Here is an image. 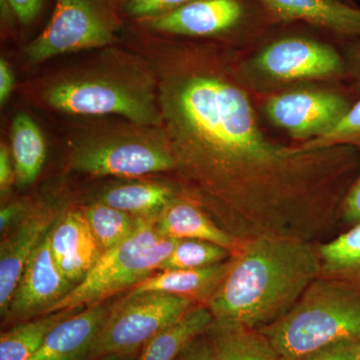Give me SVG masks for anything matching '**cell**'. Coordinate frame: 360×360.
I'll list each match as a JSON object with an SVG mask.
<instances>
[{
  "label": "cell",
  "instance_id": "6da1fadb",
  "mask_svg": "<svg viewBox=\"0 0 360 360\" xmlns=\"http://www.w3.org/2000/svg\"><path fill=\"white\" fill-rule=\"evenodd\" d=\"M148 51L161 129L187 198L241 243H312L335 225L360 172L359 150L288 146L270 139L229 49L160 40Z\"/></svg>",
  "mask_w": 360,
  "mask_h": 360
},
{
  "label": "cell",
  "instance_id": "30bf717a",
  "mask_svg": "<svg viewBox=\"0 0 360 360\" xmlns=\"http://www.w3.org/2000/svg\"><path fill=\"white\" fill-rule=\"evenodd\" d=\"M354 101L333 84H300L267 96L264 111L276 129L304 143L335 129Z\"/></svg>",
  "mask_w": 360,
  "mask_h": 360
},
{
  "label": "cell",
  "instance_id": "ffe728a7",
  "mask_svg": "<svg viewBox=\"0 0 360 360\" xmlns=\"http://www.w3.org/2000/svg\"><path fill=\"white\" fill-rule=\"evenodd\" d=\"M214 360H283L260 330L215 321L208 329Z\"/></svg>",
  "mask_w": 360,
  "mask_h": 360
},
{
  "label": "cell",
  "instance_id": "74e56055",
  "mask_svg": "<svg viewBox=\"0 0 360 360\" xmlns=\"http://www.w3.org/2000/svg\"><path fill=\"white\" fill-rule=\"evenodd\" d=\"M341 1H345V2H347V4H352V0H341Z\"/></svg>",
  "mask_w": 360,
  "mask_h": 360
},
{
  "label": "cell",
  "instance_id": "2e32d148",
  "mask_svg": "<svg viewBox=\"0 0 360 360\" xmlns=\"http://www.w3.org/2000/svg\"><path fill=\"white\" fill-rule=\"evenodd\" d=\"M277 20L302 21L348 40L360 39V8L341 0H259Z\"/></svg>",
  "mask_w": 360,
  "mask_h": 360
},
{
  "label": "cell",
  "instance_id": "e0dca14e",
  "mask_svg": "<svg viewBox=\"0 0 360 360\" xmlns=\"http://www.w3.org/2000/svg\"><path fill=\"white\" fill-rule=\"evenodd\" d=\"M161 236L210 241L236 255L245 243L227 233L207 213L188 198L174 196L156 219Z\"/></svg>",
  "mask_w": 360,
  "mask_h": 360
},
{
  "label": "cell",
  "instance_id": "f35d334b",
  "mask_svg": "<svg viewBox=\"0 0 360 360\" xmlns=\"http://www.w3.org/2000/svg\"><path fill=\"white\" fill-rule=\"evenodd\" d=\"M357 360H360V355H359V359H357Z\"/></svg>",
  "mask_w": 360,
  "mask_h": 360
},
{
  "label": "cell",
  "instance_id": "8fae6325",
  "mask_svg": "<svg viewBox=\"0 0 360 360\" xmlns=\"http://www.w3.org/2000/svg\"><path fill=\"white\" fill-rule=\"evenodd\" d=\"M250 18V8L243 0H193L139 22L146 30L162 34L222 39L243 32Z\"/></svg>",
  "mask_w": 360,
  "mask_h": 360
},
{
  "label": "cell",
  "instance_id": "d4e9b609",
  "mask_svg": "<svg viewBox=\"0 0 360 360\" xmlns=\"http://www.w3.org/2000/svg\"><path fill=\"white\" fill-rule=\"evenodd\" d=\"M84 213L103 252L129 238L141 219L101 201L87 206Z\"/></svg>",
  "mask_w": 360,
  "mask_h": 360
},
{
  "label": "cell",
  "instance_id": "d6986e66",
  "mask_svg": "<svg viewBox=\"0 0 360 360\" xmlns=\"http://www.w3.org/2000/svg\"><path fill=\"white\" fill-rule=\"evenodd\" d=\"M213 322L214 317L207 307L195 305L148 340L137 360H176L194 340L207 333Z\"/></svg>",
  "mask_w": 360,
  "mask_h": 360
},
{
  "label": "cell",
  "instance_id": "7c38bea8",
  "mask_svg": "<svg viewBox=\"0 0 360 360\" xmlns=\"http://www.w3.org/2000/svg\"><path fill=\"white\" fill-rule=\"evenodd\" d=\"M49 233L33 253L2 316L6 322L28 321L46 314L75 284L63 276L53 259ZM14 323V324H15Z\"/></svg>",
  "mask_w": 360,
  "mask_h": 360
},
{
  "label": "cell",
  "instance_id": "7a4b0ae2",
  "mask_svg": "<svg viewBox=\"0 0 360 360\" xmlns=\"http://www.w3.org/2000/svg\"><path fill=\"white\" fill-rule=\"evenodd\" d=\"M321 276L319 248L310 241L255 239L232 257L207 307L215 321L258 330L290 311Z\"/></svg>",
  "mask_w": 360,
  "mask_h": 360
},
{
  "label": "cell",
  "instance_id": "d590c367",
  "mask_svg": "<svg viewBox=\"0 0 360 360\" xmlns=\"http://www.w3.org/2000/svg\"><path fill=\"white\" fill-rule=\"evenodd\" d=\"M14 82H15V77H14L13 68L6 59L1 58L0 60V103L1 105H4L11 96L14 89Z\"/></svg>",
  "mask_w": 360,
  "mask_h": 360
},
{
  "label": "cell",
  "instance_id": "277c9868",
  "mask_svg": "<svg viewBox=\"0 0 360 360\" xmlns=\"http://www.w3.org/2000/svg\"><path fill=\"white\" fill-rule=\"evenodd\" d=\"M258 330L283 360L342 341H360V290L321 276L290 311Z\"/></svg>",
  "mask_w": 360,
  "mask_h": 360
},
{
  "label": "cell",
  "instance_id": "cb8c5ba5",
  "mask_svg": "<svg viewBox=\"0 0 360 360\" xmlns=\"http://www.w3.org/2000/svg\"><path fill=\"white\" fill-rule=\"evenodd\" d=\"M175 196L170 187L139 182L111 187L101 195V202L136 217H158Z\"/></svg>",
  "mask_w": 360,
  "mask_h": 360
},
{
  "label": "cell",
  "instance_id": "83f0119b",
  "mask_svg": "<svg viewBox=\"0 0 360 360\" xmlns=\"http://www.w3.org/2000/svg\"><path fill=\"white\" fill-rule=\"evenodd\" d=\"M193 0H124L123 13L137 21L155 18L174 11Z\"/></svg>",
  "mask_w": 360,
  "mask_h": 360
},
{
  "label": "cell",
  "instance_id": "603a6c76",
  "mask_svg": "<svg viewBox=\"0 0 360 360\" xmlns=\"http://www.w3.org/2000/svg\"><path fill=\"white\" fill-rule=\"evenodd\" d=\"M321 277L335 279L360 290V224L329 243L317 245Z\"/></svg>",
  "mask_w": 360,
  "mask_h": 360
},
{
  "label": "cell",
  "instance_id": "4fadbf2b",
  "mask_svg": "<svg viewBox=\"0 0 360 360\" xmlns=\"http://www.w3.org/2000/svg\"><path fill=\"white\" fill-rule=\"evenodd\" d=\"M49 239L58 269L75 285L84 281L103 253L80 210H70L58 219Z\"/></svg>",
  "mask_w": 360,
  "mask_h": 360
},
{
  "label": "cell",
  "instance_id": "f546056e",
  "mask_svg": "<svg viewBox=\"0 0 360 360\" xmlns=\"http://www.w3.org/2000/svg\"><path fill=\"white\" fill-rule=\"evenodd\" d=\"M340 219L350 226L360 224V172L341 202Z\"/></svg>",
  "mask_w": 360,
  "mask_h": 360
},
{
  "label": "cell",
  "instance_id": "9a60e30c",
  "mask_svg": "<svg viewBox=\"0 0 360 360\" xmlns=\"http://www.w3.org/2000/svg\"><path fill=\"white\" fill-rule=\"evenodd\" d=\"M111 307L103 302L71 315L52 329L27 360H89Z\"/></svg>",
  "mask_w": 360,
  "mask_h": 360
},
{
  "label": "cell",
  "instance_id": "1f68e13d",
  "mask_svg": "<svg viewBox=\"0 0 360 360\" xmlns=\"http://www.w3.org/2000/svg\"><path fill=\"white\" fill-rule=\"evenodd\" d=\"M15 13L16 18L23 25L32 22L44 6V0H7Z\"/></svg>",
  "mask_w": 360,
  "mask_h": 360
},
{
  "label": "cell",
  "instance_id": "7402d4cb",
  "mask_svg": "<svg viewBox=\"0 0 360 360\" xmlns=\"http://www.w3.org/2000/svg\"><path fill=\"white\" fill-rule=\"evenodd\" d=\"M86 307L65 309L18 322L0 335V360H27L41 347L49 333L66 319Z\"/></svg>",
  "mask_w": 360,
  "mask_h": 360
},
{
  "label": "cell",
  "instance_id": "8d00e7d4",
  "mask_svg": "<svg viewBox=\"0 0 360 360\" xmlns=\"http://www.w3.org/2000/svg\"><path fill=\"white\" fill-rule=\"evenodd\" d=\"M139 352L129 354H110L94 360H137Z\"/></svg>",
  "mask_w": 360,
  "mask_h": 360
},
{
  "label": "cell",
  "instance_id": "e575fe53",
  "mask_svg": "<svg viewBox=\"0 0 360 360\" xmlns=\"http://www.w3.org/2000/svg\"><path fill=\"white\" fill-rule=\"evenodd\" d=\"M25 206L20 203H11L4 206L0 210V231L2 236L7 234L14 225L18 224V220L25 219Z\"/></svg>",
  "mask_w": 360,
  "mask_h": 360
},
{
  "label": "cell",
  "instance_id": "ac0fdd59",
  "mask_svg": "<svg viewBox=\"0 0 360 360\" xmlns=\"http://www.w3.org/2000/svg\"><path fill=\"white\" fill-rule=\"evenodd\" d=\"M231 262L232 257L226 262L202 269L160 270V272L137 283L130 290L129 295L169 293L207 307L231 269Z\"/></svg>",
  "mask_w": 360,
  "mask_h": 360
},
{
  "label": "cell",
  "instance_id": "8992f818",
  "mask_svg": "<svg viewBox=\"0 0 360 360\" xmlns=\"http://www.w3.org/2000/svg\"><path fill=\"white\" fill-rule=\"evenodd\" d=\"M156 219H139L134 233L120 245L104 251L84 281L77 284L46 314L101 304L125 290H132L172 255L179 239L161 236Z\"/></svg>",
  "mask_w": 360,
  "mask_h": 360
},
{
  "label": "cell",
  "instance_id": "52a82bcc",
  "mask_svg": "<svg viewBox=\"0 0 360 360\" xmlns=\"http://www.w3.org/2000/svg\"><path fill=\"white\" fill-rule=\"evenodd\" d=\"M70 165L92 176H141L174 170L175 161L161 127L134 124L82 134L73 143Z\"/></svg>",
  "mask_w": 360,
  "mask_h": 360
},
{
  "label": "cell",
  "instance_id": "4316f807",
  "mask_svg": "<svg viewBox=\"0 0 360 360\" xmlns=\"http://www.w3.org/2000/svg\"><path fill=\"white\" fill-rule=\"evenodd\" d=\"M303 148L315 149L333 146H352L360 151V96L355 99L340 123L323 136L300 144Z\"/></svg>",
  "mask_w": 360,
  "mask_h": 360
},
{
  "label": "cell",
  "instance_id": "d6a6232c",
  "mask_svg": "<svg viewBox=\"0 0 360 360\" xmlns=\"http://www.w3.org/2000/svg\"><path fill=\"white\" fill-rule=\"evenodd\" d=\"M176 360H214L212 342L207 335L194 340Z\"/></svg>",
  "mask_w": 360,
  "mask_h": 360
},
{
  "label": "cell",
  "instance_id": "5b68a950",
  "mask_svg": "<svg viewBox=\"0 0 360 360\" xmlns=\"http://www.w3.org/2000/svg\"><path fill=\"white\" fill-rule=\"evenodd\" d=\"M238 72L250 91L270 94L300 84H335L347 79L343 52L311 37L290 35L238 58Z\"/></svg>",
  "mask_w": 360,
  "mask_h": 360
},
{
  "label": "cell",
  "instance_id": "f1b7e54d",
  "mask_svg": "<svg viewBox=\"0 0 360 360\" xmlns=\"http://www.w3.org/2000/svg\"><path fill=\"white\" fill-rule=\"evenodd\" d=\"M359 355L360 341H342L295 360H357Z\"/></svg>",
  "mask_w": 360,
  "mask_h": 360
},
{
  "label": "cell",
  "instance_id": "5bb4252c",
  "mask_svg": "<svg viewBox=\"0 0 360 360\" xmlns=\"http://www.w3.org/2000/svg\"><path fill=\"white\" fill-rule=\"evenodd\" d=\"M53 212L37 210L21 220L0 250V311L8 307L14 290L33 253L56 224Z\"/></svg>",
  "mask_w": 360,
  "mask_h": 360
},
{
  "label": "cell",
  "instance_id": "3957f363",
  "mask_svg": "<svg viewBox=\"0 0 360 360\" xmlns=\"http://www.w3.org/2000/svg\"><path fill=\"white\" fill-rule=\"evenodd\" d=\"M52 110L75 115H120L142 127H162L158 79L146 59L106 51L96 65L58 75L42 87Z\"/></svg>",
  "mask_w": 360,
  "mask_h": 360
},
{
  "label": "cell",
  "instance_id": "484cf974",
  "mask_svg": "<svg viewBox=\"0 0 360 360\" xmlns=\"http://www.w3.org/2000/svg\"><path fill=\"white\" fill-rule=\"evenodd\" d=\"M232 255L231 251L210 241L179 239L160 270L202 269L226 262Z\"/></svg>",
  "mask_w": 360,
  "mask_h": 360
},
{
  "label": "cell",
  "instance_id": "44dd1931",
  "mask_svg": "<svg viewBox=\"0 0 360 360\" xmlns=\"http://www.w3.org/2000/svg\"><path fill=\"white\" fill-rule=\"evenodd\" d=\"M11 143L16 184L20 187L30 186L44 167L46 143L39 125L30 115L18 113L14 116Z\"/></svg>",
  "mask_w": 360,
  "mask_h": 360
},
{
  "label": "cell",
  "instance_id": "9c48e42d",
  "mask_svg": "<svg viewBox=\"0 0 360 360\" xmlns=\"http://www.w3.org/2000/svg\"><path fill=\"white\" fill-rule=\"evenodd\" d=\"M117 18L108 0H56L51 20L26 49L32 63L112 44Z\"/></svg>",
  "mask_w": 360,
  "mask_h": 360
},
{
  "label": "cell",
  "instance_id": "4dcf8cb0",
  "mask_svg": "<svg viewBox=\"0 0 360 360\" xmlns=\"http://www.w3.org/2000/svg\"><path fill=\"white\" fill-rule=\"evenodd\" d=\"M350 89L360 96V39L348 40L343 49Z\"/></svg>",
  "mask_w": 360,
  "mask_h": 360
},
{
  "label": "cell",
  "instance_id": "ba28073f",
  "mask_svg": "<svg viewBox=\"0 0 360 360\" xmlns=\"http://www.w3.org/2000/svg\"><path fill=\"white\" fill-rule=\"evenodd\" d=\"M188 298L165 292L127 295L111 307L89 360L141 352L160 331L195 307Z\"/></svg>",
  "mask_w": 360,
  "mask_h": 360
},
{
  "label": "cell",
  "instance_id": "836d02e7",
  "mask_svg": "<svg viewBox=\"0 0 360 360\" xmlns=\"http://www.w3.org/2000/svg\"><path fill=\"white\" fill-rule=\"evenodd\" d=\"M13 180H15V172L13 158L6 144L2 143L0 146V191L2 196L8 193Z\"/></svg>",
  "mask_w": 360,
  "mask_h": 360
}]
</instances>
